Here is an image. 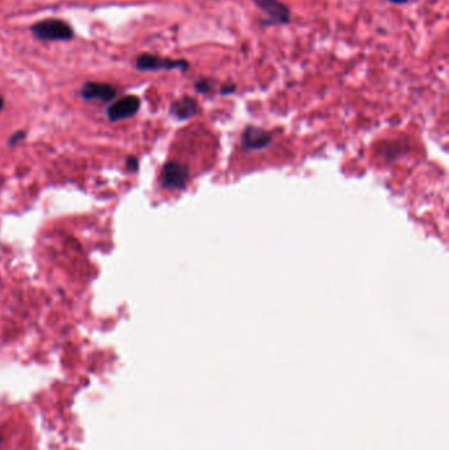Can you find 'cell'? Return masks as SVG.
Masks as SVG:
<instances>
[{"label": "cell", "instance_id": "1", "mask_svg": "<svg viewBox=\"0 0 449 450\" xmlns=\"http://www.w3.org/2000/svg\"><path fill=\"white\" fill-rule=\"evenodd\" d=\"M28 420L22 408L0 403V450H40Z\"/></svg>", "mask_w": 449, "mask_h": 450}, {"label": "cell", "instance_id": "2", "mask_svg": "<svg viewBox=\"0 0 449 450\" xmlns=\"http://www.w3.org/2000/svg\"><path fill=\"white\" fill-rule=\"evenodd\" d=\"M31 31L39 40L44 41H67L74 37L71 27L61 19H45L36 22Z\"/></svg>", "mask_w": 449, "mask_h": 450}, {"label": "cell", "instance_id": "3", "mask_svg": "<svg viewBox=\"0 0 449 450\" xmlns=\"http://www.w3.org/2000/svg\"><path fill=\"white\" fill-rule=\"evenodd\" d=\"M186 59H173L153 55H141L136 59V67L141 71H160V70H181L188 69Z\"/></svg>", "mask_w": 449, "mask_h": 450}, {"label": "cell", "instance_id": "4", "mask_svg": "<svg viewBox=\"0 0 449 450\" xmlns=\"http://www.w3.org/2000/svg\"><path fill=\"white\" fill-rule=\"evenodd\" d=\"M188 178L190 170L186 165L177 161H169L161 171V185L166 190H182L186 187Z\"/></svg>", "mask_w": 449, "mask_h": 450}, {"label": "cell", "instance_id": "5", "mask_svg": "<svg viewBox=\"0 0 449 450\" xmlns=\"http://www.w3.org/2000/svg\"><path fill=\"white\" fill-rule=\"evenodd\" d=\"M256 6L268 16V25H282L290 22V10L279 0H254Z\"/></svg>", "mask_w": 449, "mask_h": 450}, {"label": "cell", "instance_id": "6", "mask_svg": "<svg viewBox=\"0 0 449 450\" xmlns=\"http://www.w3.org/2000/svg\"><path fill=\"white\" fill-rule=\"evenodd\" d=\"M272 143V134L258 127L249 125L245 128L241 137V145L244 150L258 152L266 149Z\"/></svg>", "mask_w": 449, "mask_h": 450}, {"label": "cell", "instance_id": "7", "mask_svg": "<svg viewBox=\"0 0 449 450\" xmlns=\"http://www.w3.org/2000/svg\"><path fill=\"white\" fill-rule=\"evenodd\" d=\"M140 108V99L137 97H125L112 104L107 110V116L111 121H120L130 119L137 113Z\"/></svg>", "mask_w": 449, "mask_h": 450}, {"label": "cell", "instance_id": "8", "mask_svg": "<svg viewBox=\"0 0 449 450\" xmlns=\"http://www.w3.org/2000/svg\"><path fill=\"white\" fill-rule=\"evenodd\" d=\"M83 99H99L103 101H110L116 97V88L107 83L99 82H88L81 91Z\"/></svg>", "mask_w": 449, "mask_h": 450}, {"label": "cell", "instance_id": "9", "mask_svg": "<svg viewBox=\"0 0 449 450\" xmlns=\"http://www.w3.org/2000/svg\"><path fill=\"white\" fill-rule=\"evenodd\" d=\"M170 112L178 120H188L199 113V104L191 97H184L172 104Z\"/></svg>", "mask_w": 449, "mask_h": 450}, {"label": "cell", "instance_id": "10", "mask_svg": "<svg viewBox=\"0 0 449 450\" xmlns=\"http://www.w3.org/2000/svg\"><path fill=\"white\" fill-rule=\"evenodd\" d=\"M195 90L200 94H207L212 90V86L207 79H200V80L195 82Z\"/></svg>", "mask_w": 449, "mask_h": 450}, {"label": "cell", "instance_id": "11", "mask_svg": "<svg viewBox=\"0 0 449 450\" xmlns=\"http://www.w3.org/2000/svg\"><path fill=\"white\" fill-rule=\"evenodd\" d=\"M127 166H128V169H130L131 171H137V170H139V161H137V158L133 157V155L128 157Z\"/></svg>", "mask_w": 449, "mask_h": 450}, {"label": "cell", "instance_id": "12", "mask_svg": "<svg viewBox=\"0 0 449 450\" xmlns=\"http://www.w3.org/2000/svg\"><path fill=\"white\" fill-rule=\"evenodd\" d=\"M235 91H236V86H235V85H226V86H223L221 90H220V94H221V95H228V94H232V92H235Z\"/></svg>", "mask_w": 449, "mask_h": 450}, {"label": "cell", "instance_id": "13", "mask_svg": "<svg viewBox=\"0 0 449 450\" xmlns=\"http://www.w3.org/2000/svg\"><path fill=\"white\" fill-rule=\"evenodd\" d=\"M24 137H25V133L24 132L16 133V134H15L13 137H11V140H10V145H15V143H19V141H22Z\"/></svg>", "mask_w": 449, "mask_h": 450}, {"label": "cell", "instance_id": "14", "mask_svg": "<svg viewBox=\"0 0 449 450\" xmlns=\"http://www.w3.org/2000/svg\"><path fill=\"white\" fill-rule=\"evenodd\" d=\"M392 3H395V4H405L408 0H390Z\"/></svg>", "mask_w": 449, "mask_h": 450}, {"label": "cell", "instance_id": "15", "mask_svg": "<svg viewBox=\"0 0 449 450\" xmlns=\"http://www.w3.org/2000/svg\"><path fill=\"white\" fill-rule=\"evenodd\" d=\"M3 106H4V101L0 98V111L3 110Z\"/></svg>", "mask_w": 449, "mask_h": 450}]
</instances>
